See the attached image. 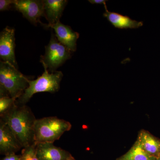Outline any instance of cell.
Masks as SVG:
<instances>
[{"label": "cell", "instance_id": "cell-1", "mask_svg": "<svg viewBox=\"0 0 160 160\" xmlns=\"http://www.w3.org/2000/svg\"><path fill=\"white\" fill-rule=\"evenodd\" d=\"M17 138L23 148L35 142L34 126L37 119L31 109L25 105H14L1 117Z\"/></svg>", "mask_w": 160, "mask_h": 160}, {"label": "cell", "instance_id": "cell-2", "mask_svg": "<svg viewBox=\"0 0 160 160\" xmlns=\"http://www.w3.org/2000/svg\"><path fill=\"white\" fill-rule=\"evenodd\" d=\"M29 78L9 63H0V98L10 97L17 100L29 86Z\"/></svg>", "mask_w": 160, "mask_h": 160}, {"label": "cell", "instance_id": "cell-3", "mask_svg": "<svg viewBox=\"0 0 160 160\" xmlns=\"http://www.w3.org/2000/svg\"><path fill=\"white\" fill-rule=\"evenodd\" d=\"M45 69L43 74L37 79L29 80V86L24 93L16 101L17 105H25L35 93L41 92L55 93L59 90L60 83L62 79V72L56 71L50 72Z\"/></svg>", "mask_w": 160, "mask_h": 160}, {"label": "cell", "instance_id": "cell-4", "mask_svg": "<svg viewBox=\"0 0 160 160\" xmlns=\"http://www.w3.org/2000/svg\"><path fill=\"white\" fill-rule=\"evenodd\" d=\"M71 127L69 122L56 117L37 119L34 126L35 142L53 143Z\"/></svg>", "mask_w": 160, "mask_h": 160}, {"label": "cell", "instance_id": "cell-5", "mask_svg": "<svg viewBox=\"0 0 160 160\" xmlns=\"http://www.w3.org/2000/svg\"><path fill=\"white\" fill-rule=\"evenodd\" d=\"M72 52L59 42L52 31L51 38L45 47V53L41 56V62L44 69L54 72L71 58Z\"/></svg>", "mask_w": 160, "mask_h": 160}, {"label": "cell", "instance_id": "cell-6", "mask_svg": "<svg viewBox=\"0 0 160 160\" xmlns=\"http://www.w3.org/2000/svg\"><path fill=\"white\" fill-rule=\"evenodd\" d=\"M13 7L34 26L40 23L47 28L48 25L44 24L40 21V18L43 16L44 13L42 0H15Z\"/></svg>", "mask_w": 160, "mask_h": 160}, {"label": "cell", "instance_id": "cell-7", "mask_svg": "<svg viewBox=\"0 0 160 160\" xmlns=\"http://www.w3.org/2000/svg\"><path fill=\"white\" fill-rule=\"evenodd\" d=\"M15 38L14 29L7 26L0 33V58L2 61L9 63L18 69L15 54Z\"/></svg>", "mask_w": 160, "mask_h": 160}, {"label": "cell", "instance_id": "cell-8", "mask_svg": "<svg viewBox=\"0 0 160 160\" xmlns=\"http://www.w3.org/2000/svg\"><path fill=\"white\" fill-rule=\"evenodd\" d=\"M36 153L39 160H71L74 158L69 152L52 142H37Z\"/></svg>", "mask_w": 160, "mask_h": 160}, {"label": "cell", "instance_id": "cell-9", "mask_svg": "<svg viewBox=\"0 0 160 160\" xmlns=\"http://www.w3.org/2000/svg\"><path fill=\"white\" fill-rule=\"evenodd\" d=\"M23 148L9 126L0 120V153L6 155L15 153Z\"/></svg>", "mask_w": 160, "mask_h": 160}, {"label": "cell", "instance_id": "cell-10", "mask_svg": "<svg viewBox=\"0 0 160 160\" xmlns=\"http://www.w3.org/2000/svg\"><path fill=\"white\" fill-rule=\"evenodd\" d=\"M51 28L54 30L56 37L59 42L72 52L76 51L77 42L79 37V33L73 31L70 26L61 23L60 21Z\"/></svg>", "mask_w": 160, "mask_h": 160}, {"label": "cell", "instance_id": "cell-11", "mask_svg": "<svg viewBox=\"0 0 160 160\" xmlns=\"http://www.w3.org/2000/svg\"><path fill=\"white\" fill-rule=\"evenodd\" d=\"M44 4L43 16L48 21L47 28L60 21L64 9L68 3L66 0H43Z\"/></svg>", "mask_w": 160, "mask_h": 160}, {"label": "cell", "instance_id": "cell-12", "mask_svg": "<svg viewBox=\"0 0 160 160\" xmlns=\"http://www.w3.org/2000/svg\"><path fill=\"white\" fill-rule=\"evenodd\" d=\"M104 7L106 11L103 16L115 28L120 29H137L143 26L142 22H138L132 19L127 16L108 11L106 5Z\"/></svg>", "mask_w": 160, "mask_h": 160}, {"label": "cell", "instance_id": "cell-13", "mask_svg": "<svg viewBox=\"0 0 160 160\" xmlns=\"http://www.w3.org/2000/svg\"><path fill=\"white\" fill-rule=\"evenodd\" d=\"M137 139L143 149L149 155L156 158L160 157V140L149 131L142 129L138 132Z\"/></svg>", "mask_w": 160, "mask_h": 160}, {"label": "cell", "instance_id": "cell-14", "mask_svg": "<svg viewBox=\"0 0 160 160\" xmlns=\"http://www.w3.org/2000/svg\"><path fill=\"white\" fill-rule=\"evenodd\" d=\"M143 149L139 141L137 139L129 151L116 160H156Z\"/></svg>", "mask_w": 160, "mask_h": 160}, {"label": "cell", "instance_id": "cell-15", "mask_svg": "<svg viewBox=\"0 0 160 160\" xmlns=\"http://www.w3.org/2000/svg\"><path fill=\"white\" fill-rule=\"evenodd\" d=\"M37 142L23 148L21 155V160H39L36 153Z\"/></svg>", "mask_w": 160, "mask_h": 160}, {"label": "cell", "instance_id": "cell-16", "mask_svg": "<svg viewBox=\"0 0 160 160\" xmlns=\"http://www.w3.org/2000/svg\"><path fill=\"white\" fill-rule=\"evenodd\" d=\"M16 101L10 97L0 98V117L9 111L15 105Z\"/></svg>", "mask_w": 160, "mask_h": 160}, {"label": "cell", "instance_id": "cell-17", "mask_svg": "<svg viewBox=\"0 0 160 160\" xmlns=\"http://www.w3.org/2000/svg\"><path fill=\"white\" fill-rule=\"evenodd\" d=\"M15 0H1L0 1V11L9 10L12 6L14 5Z\"/></svg>", "mask_w": 160, "mask_h": 160}, {"label": "cell", "instance_id": "cell-18", "mask_svg": "<svg viewBox=\"0 0 160 160\" xmlns=\"http://www.w3.org/2000/svg\"><path fill=\"white\" fill-rule=\"evenodd\" d=\"M1 160H21V155H18L15 153L6 155Z\"/></svg>", "mask_w": 160, "mask_h": 160}, {"label": "cell", "instance_id": "cell-19", "mask_svg": "<svg viewBox=\"0 0 160 160\" xmlns=\"http://www.w3.org/2000/svg\"><path fill=\"white\" fill-rule=\"evenodd\" d=\"M88 1L92 4H103L104 6L106 5V2H107L105 0H89Z\"/></svg>", "mask_w": 160, "mask_h": 160}, {"label": "cell", "instance_id": "cell-20", "mask_svg": "<svg viewBox=\"0 0 160 160\" xmlns=\"http://www.w3.org/2000/svg\"><path fill=\"white\" fill-rule=\"evenodd\" d=\"M156 160H160V157L158 158H157Z\"/></svg>", "mask_w": 160, "mask_h": 160}, {"label": "cell", "instance_id": "cell-21", "mask_svg": "<svg viewBox=\"0 0 160 160\" xmlns=\"http://www.w3.org/2000/svg\"><path fill=\"white\" fill-rule=\"evenodd\" d=\"M71 160H75V159H74Z\"/></svg>", "mask_w": 160, "mask_h": 160}]
</instances>
